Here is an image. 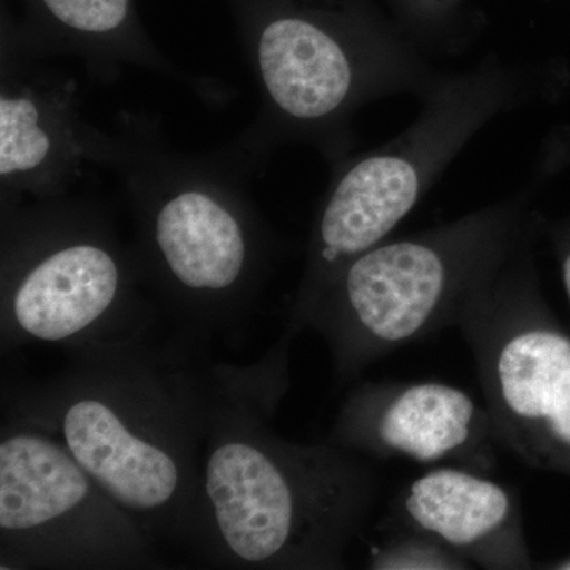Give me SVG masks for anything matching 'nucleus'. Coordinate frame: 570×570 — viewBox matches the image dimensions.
Wrapping results in <instances>:
<instances>
[{"mask_svg":"<svg viewBox=\"0 0 570 570\" xmlns=\"http://www.w3.org/2000/svg\"><path fill=\"white\" fill-rule=\"evenodd\" d=\"M281 337L250 366L214 365L212 404L183 547L224 569H344L377 501L376 472L325 441L296 444L269 422L288 389Z\"/></svg>","mask_w":570,"mask_h":570,"instance_id":"obj_1","label":"nucleus"},{"mask_svg":"<svg viewBox=\"0 0 570 570\" xmlns=\"http://www.w3.org/2000/svg\"><path fill=\"white\" fill-rule=\"evenodd\" d=\"M50 381L6 385L3 417L47 431L154 539L181 546L212 404V374L148 332L71 352Z\"/></svg>","mask_w":570,"mask_h":570,"instance_id":"obj_2","label":"nucleus"},{"mask_svg":"<svg viewBox=\"0 0 570 570\" xmlns=\"http://www.w3.org/2000/svg\"><path fill=\"white\" fill-rule=\"evenodd\" d=\"M97 165L122 184L145 287L193 333L242 324L279 253L247 174L219 153L175 151L159 118L132 111L119 115Z\"/></svg>","mask_w":570,"mask_h":570,"instance_id":"obj_3","label":"nucleus"},{"mask_svg":"<svg viewBox=\"0 0 570 570\" xmlns=\"http://www.w3.org/2000/svg\"><path fill=\"white\" fill-rule=\"evenodd\" d=\"M239 29L261 108L217 153L247 175L292 142L333 170L352 156L362 108L397 94L422 99L444 75L360 0H239Z\"/></svg>","mask_w":570,"mask_h":570,"instance_id":"obj_4","label":"nucleus"},{"mask_svg":"<svg viewBox=\"0 0 570 570\" xmlns=\"http://www.w3.org/2000/svg\"><path fill=\"white\" fill-rule=\"evenodd\" d=\"M539 178L475 212L404 238L385 239L336 273L303 317L351 381L382 356L455 324L531 225Z\"/></svg>","mask_w":570,"mask_h":570,"instance_id":"obj_5","label":"nucleus"},{"mask_svg":"<svg viewBox=\"0 0 570 570\" xmlns=\"http://www.w3.org/2000/svg\"><path fill=\"white\" fill-rule=\"evenodd\" d=\"M540 82L535 67L487 56L471 69L442 75L403 132L330 170L285 332L298 335L328 281L356 255L389 239L461 151L499 116L535 99Z\"/></svg>","mask_w":570,"mask_h":570,"instance_id":"obj_6","label":"nucleus"},{"mask_svg":"<svg viewBox=\"0 0 570 570\" xmlns=\"http://www.w3.org/2000/svg\"><path fill=\"white\" fill-rule=\"evenodd\" d=\"M132 247L107 206L66 197L0 208V348L62 344L71 352L148 332Z\"/></svg>","mask_w":570,"mask_h":570,"instance_id":"obj_7","label":"nucleus"},{"mask_svg":"<svg viewBox=\"0 0 570 570\" xmlns=\"http://www.w3.org/2000/svg\"><path fill=\"white\" fill-rule=\"evenodd\" d=\"M157 540L58 438L3 417L0 569H164Z\"/></svg>","mask_w":570,"mask_h":570,"instance_id":"obj_8","label":"nucleus"},{"mask_svg":"<svg viewBox=\"0 0 570 570\" xmlns=\"http://www.w3.org/2000/svg\"><path fill=\"white\" fill-rule=\"evenodd\" d=\"M530 228L455 324L474 354L494 436L528 464L570 461V340L534 309Z\"/></svg>","mask_w":570,"mask_h":570,"instance_id":"obj_9","label":"nucleus"},{"mask_svg":"<svg viewBox=\"0 0 570 570\" xmlns=\"http://www.w3.org/2000/svg\"><path fill=\"white\" fill-rule=\"evenodd\" d=\"M104 135L82 119L77 78L2 36L0 208L69 195Z\"/></svg>","mask_w":570,"mask_h":570,"instance_id":"obj_10","label":"nucleus"},{"mask_svg":"<svg viewBox=\"0 0 570 570\" xmlns=\"http://www.w3.org/2000/svg\"><path fill=\"white\" fill-rule=\"evenodd\" d=\"M490 436L489 412L464 390L415 382L355 389L326 441L358 455L438 464L474 455Z\"/></svg>","mask_w":570,"mask_h":570,"instance_id":"obj_11","label":"nucleus"},{"mask_svg":"<svg viewBox=\"0 0 570 570\" xmlns=\"http://www.w3.org/2000/svg\"><path fill=\"white\" fill-rule=\"evenodd\" d=\"M24 26L3 24L2 36L22 50L48 59L70 56L82 62L94 81L112 82L126 66L156 71L181 81L206 102H220L230 89L220 81L195 78L157 50L142 31L134 0H26Z\"/></svg>","mask_w":570,"mask_h":570,"instance_id":"obj_12","label":"nucleus"},{"mask_svg":"<svg viewBox=\"0 0 570 570\" xmlns=\"http://www.w3.org/2000/svg\"><path fill=\"white\" fill-rule=\"evenodd\" d=\"M397 508L415 534L464 561L485 569L530 566L515 494L472 469H431L409 483Z\"/></svg>","mask_w":570,"mask_h":570,"instance_id":"obj_13","label":"nucleus"},{"mask_svg":"<svg viewBox=\"0 0 570 570\" xmlns=\"http://www.w3.org/2000/svg\"><path fill=\"white\" fill-rule=\"evenodd\" d=\"M404 32L422 48H449L459 41L455 22L464 0H396Z\"/></svg>","mask_w":570,"mask_h":570,"instance_id":"obj_14","label":"nucleus"},{"mask_svg":"<svg viewBox=\"0 0 570 570\" xmlns=\"http://www.w3.org/2000/svg\"><path fill=\"white\" fill-rule=\"evenodd\" d=\"M423 538V535H422ZM463 558L445 549L434 540L423 538L414 540L406 546H396L395 549L381 551L373 561L377 569H450L453 564H463Z\"/></svg>","mask_w":570,"mask_h":570,"instance_id":"obj_15","label":"nucleus"},{"mask_svg":"<svg viewBox=\"0 0 570 570\" xmlns=\"http://www.w3.org/2000/svg\"><path fill=\"white\" fill-rule=\"evenodd\" d=\"M562 277H564L566 292H568L570 299V250L562 261Z\"/></svg>","mask_w":570,"mask_h":570,"instance_id":"obj_16","label":"nucleus"},{"mask_svg":"<svg viewBox=\"0 0 570 570\" xmlns=\"http://www.w3.org/2000/svg\"><path fill=\"white\" fill-rule=\"evenodd\" d=\"M562 568L570 570V562H568V564L562 566Z\"/></svg>","mask_w":570,"mask_h":570,"instance_id":"obj_17","label":"nucleus"}]
</instances>
